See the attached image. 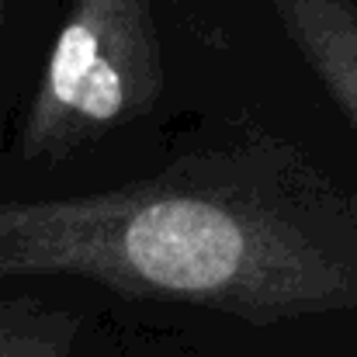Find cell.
<instances>
[{
    "mask_svg": "<svg viewBox=\"0 0 357 357\" xmlns=\"http://www.w3.org/2000/svg\"><path fill=\"white\" fill-rule=\"evenodd\" d=\"M80 319L31 302H0V357H70Z\"/></svg>",
    "mask_w": 357,
    "mask_h": 357,
    "instance_id": "obj_4",
    "label": "cell"
},
{
    "mask_svg": "<svg viewBox=\"0 0 357 357\" xmlns=\"http://www.w3.org/2000/svg\"><path fill=\"white\" fill-rule=\"evenodd\" d=\"M281 21L357 132V7L351 0H278Z\"/></svg>",
    "mask_w": 357,
    "mask_h": 357,
    "instance_id": "obj_3",
    "label": "cell"
},
{
    "mask_svg": "<svg viewBox=\"0 0 357 357\" xmlns=\"http://www.w3.org/2000/svg\"><path fill=\"white\" fill-rule=\"evenodd\" d=\"M73 274L250 323L357 305V236L284 146L191 156L115 191L0 205V278Z\"/></svg>",
    "mask_w": 357,
    "mask_h": 357,
    "instance_id": "obj_1",
    "label": "cell"
},
{
    "mask_svg": "<svg viewBox=\"0 0 357 357\" xmlns=\"http://www.w3.org/2000/svg\"><path fill=\"white\" fill-rule=\"evenodd\" d=\"M160 91L149 0H73L21 128V156L63 160L146 115Z\"/></svg>",
    "mask_w": 357,
    "mask_h": 357,
    "instance_id": "obj_2",
    "label": "cell"
}]
</instances>
